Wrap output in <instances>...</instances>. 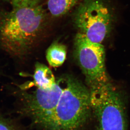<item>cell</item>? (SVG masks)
<instances>
[{"label": "cell", "instance_id": "8fae6325", "mask_svg": "<svg viewBox=\"0 0 130 130\" xmlns=\"http://www.w3.org/2000/svg\"><path fill=\"white\" fill-rule=\"evenodd\" d=\"M0 130H21L13 120L0 116Z\"/></svg>", "mask_w": 130, "mask_h": 130}, {"label": "cell", "instance_id": "277c9868", "mask_svg": "<svg viewBox=\"0 0 130 130\" xmlns=\"http://www.w3.org/2000/svg\"><path fill=\"white\" fill-rule=\"evenodd\" d=\"M73 18L78 32L94 42L101 43L111 28V11L103 0H84Z\"/></svg>", "mask_w": 130, "mask_h": 130}, {"label": "cell", "instance_id": "30bf717a", "mask_svg": "<svg viewBox=\"0 0 130 130\" xmlns=\"http://www.w3.org/2000/svg\"><path fill=\"white\" fill-rule=\"evenodd\" d=\"M9 3L13 7L34 6L39 4L41 0H0Z\"/></svg>", "mask_w": 130, "mask_h": 130}, {"label": "cell", "instance_id": "ba28073f", "mask_svg": "<svg viewBox=\"0 0 130 130\" xmlns=\"http://www.w3.org/2000/svg\"><path fill=\"white\" fill-rule=\"evenodd\" d=\"M65 45L58 42H54L49 46L46 51V58L49 65L53 67H58L63 65L66 56Z\"/></svg>", "mask_w": 130, "mask_h": 130}, {"label": "cell", "instance_id": "6da1fadb", "mask_svg": "<svg viewBox=\"0 0 130 130\" xmlns=\"http://www.w3.org/2000/svg\"><path fill=\"white\" fill-rule=\"evenodd\" d=\"M46 20L40 4L0 11V48L12 58L24 56L37 42Z\"/></svg>", "mask_w": 130, "mask_h": 130}, {"label": "cell", "instance_id": "52a82bcc", "mask_svg": "<svg viewBox=\"0 0 130 130\" xmlns=\"http://www.w3.org/2000/svg\"><path fill=\"white\" fill-rule=\"evenodd\" d=\"M33 79L34 85L41 89H51L56 84L57 81L51 70L41 63H37L35 65Z\"/></svg>", "mask_w": 130, "mask_h": 130}, {"label": "cell", "instance_id": "3957f363", "mask_svg": "<svg viewBox=\"0 0 130 130\" xmlns=\"http://www.w3.org/2000/svg\"><path fill=\"white\" fill-rule=\"evenodd\" d=\"M90 90L96 130H128L126 104L115 87L108 82L92 87Z\"/></svg>", "mask_w": 130, "mask_h": 130}, {"label": "cell", "instance_id": "8992f818", "mask_svg": "<svg viewBox=\"0 0 130 130\" xmlns=\"http://www.w3.org/2000/svg\"><path fill=\"white\" fill-rule=\"evenodd\" d=\"M75 58L90 88L109 82L105 64V50L101 43L77 32L74 43Z\"/></svg>", "mask_w": 130, "mask_h": 130}, {"label": "cell", "instance_id": "7a4b0ae2", "mask_svg": "<svg viewBox=\"0 0 130 130\" xmlns=\"http://www.w3.org/2000/svg\"><path fill=\"white\" fill-rule=\"evenodd\" d=\"M62 81L63 91L44 130H85L92 116L90 90L72 77Z\"/></svg>", "mask_w": 130, "mask_h": 130}, {"label": "cell", "instance_id": "5b68a950", "mask_svg": "<svg viewBox=\"0 0 130 130\" xmlns=\"http://www.w3.org/2000/svg\"><path fill=\"white\" fill-rule=\"evenodd\" d=\"M62 79L50 90L37 88L32 91H19V113L30 119L32 124L43 130L46 127L63 91Z\"/></svg>", "mask_w": 130, "mask_h": 130}, {"label": "cell", "instance_id": "9c48e42d", "mask_svg": "<svg viewBox=\"0 0 130 130\" xmlns=\"http://www.w3.org/2000/svg\"><path fill=\"white\" fill-rule=\"evenodd\" d=\"M78 0H48L49 12L54 17H60L67 13L77 4Z\"/></svg>", "mask_w": 130, "mask_h": 130}]
</instances>
